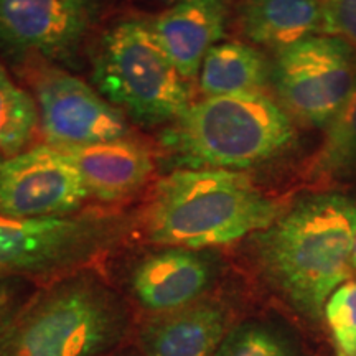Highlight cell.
Masks as SVG:
<instances>
[{
  "mask_svg": "<svg viewBox=\"0 0 356 356\" xmlns=\"http://www.w3.org/2000/svg\"><path fill=\"white\" fill-rule=\"evenodd\" d=\"M231 0H178L150 20L162 50L186 81L198 76L204 56L226 33Z\"/></svg>",
  "mask_w": 356,
  "mask_h": 356,
  "instance_id": "12",
  "label": "cell"
},
{
  "mask_svg": "<svg viewBox=\"0 0 356 356\" xmlns=\"http://www.w3.org/2000/svg\"><path fill=\"white\" fill-rule=\"evenodd\" d=\"M356 239V197L315 191L252 234L262 279L302 317L318 322L330 296L350 277Z\"/></svg>",
  "mask_w": 356,
  "mask_h": 356,
  "instance_id": "1",
  "label": "cell"
},
{
  "mask_svg": "<svg viewBox=\"0 0 356 356\" xmlns=\"http://www.w3.org/2000/svg\"><path fill=\"white\" fill-rule=\"evenodd\" d=\"M315 181L337 184L356 175V81L325 136L309 167Z\"/></svg>",
  "mask_w": 356,
  "mask_h": 356,
  "instance_id": "17",
  "label": "cell"
},
{
  "mask_svg": "<svg viewBox=\"0 0 356 356\" xmlns=\"http://www.w3.org/2000/svg\"><path fill=\"white\" fill-rule=\"evenodd\" d=\"M216 274L215 256L204 249L163 246L134 266L131 291L145 310L165 314L204 299Z\"/></svg>",
  "mask_w": 356,
  "mask_h": 356,
  "instance_id": "11",
  "label": "cell"
},
{
  "mask_svg": "<svg viewBox=\"0 0 356 356\" xmlns=\"http://www.w3.org/2000/svg\"><path fill=\"white\" fill-rule=\"evenodd\" d=\"M266 56L243 42H221L204 56L198 73L204 97L261 91L269 79Z\"/></svg>",
  "mask_w": 356,
  "mask_h": 356,
  "instance_id": "16",
  "label": "cell"
},
{
  "mask_svg": "<svg viewBox=\"0 0 356 356\" xmlns=\"http://www.w3.org/2000/svg\"><path fill=\"white\" fill-rule=\"evenodd\" d=\"M236 7L246 38L275 51L314 35H323L320 0H238Z\"/></svg>",
  "mask_w": 356,
  "mask_h": 356,
  "instance_id": "15",
  "label": "cell"
},
{
  "mask_svg": "<svg viewBox=\"0 0 356 356\" xmlns=\"http://www.w3.org/2000/svg\"><path fill=\"white\" fill-rule=\"evenodd\" d=\"M119 356H140V355L134 353V351H126V353H121Z\"/></svg>",
  "mask_w": 356,
  "mask_h": 356,
  "instance_id": "24",
  "label": "cell"
},
{
  "mask_svg": "<svg viewBox=\"0 0 356 356\" xmlns=\"http://www.w3.org/2000/svg\"><path fill=\"white\" fill-rule=\"evenodd\" d=\"M129 218L99 213L0 216V275H42L68 270L114 248L129 231Z\"/></svg>",
  "mask_w": 356,
  "mask_h": 356,
  "instance_id": "6",
  "label": "cell"
},
{
  "mask_svg": "<svg viewBox=\"0 0 356 356\" xmlns=\"http://www.w3.org/2000/svg\"><path fill=\"white\" fill-rule=\"evenodd\" d=\"M86 198L81 173L61 149L43 144L0 160V216L73 215Z\"/></svg>",
  "mask_w": 356,
  "mask_h": 356,
  "instance_id": "9",
  "label": "cell"
},
{
  "mask_svg": "<svg viewBox=\"0 0 356 356\" xmlns=\"http://www.w3.org/2000/svg\"><path fill=\"white\" fill-rule=\"evenodd\" d=\"M351 266L356 269V239H355V246H353V256H351Z\"/></svg>",
  "mask_w": 356,
  "mask_h": 356,
  "instance_id": "23",
  "label": "cell"
},
{
  "mask_svg": "<svg viewBox=\"0 0 356 356\" xmlns=\"http://www.w3.org/2000/svg\"><path fill=\"white\" fill-rule=\"evenodd\" d=\"M38 127L48 145L83 147L126 137L124 115L101 92L73 74L44 68L33 81Z\"/></svg>",
  "mask_w": 356,
  "mask_h": 356,
  "instance_id": "8",
  "label": "cell"
},
{
  "mask_svg": "<svg viewBox=\"0 0 356 356\" xmlns=\"http://www.w3.org/2000/svg\"><path fill=\"white\" fill-rule=\"evenodd\" d=\"M228 330V307L204 297L147 318L139 330L140 356H215Z\"/></svg>",
  "mask_w": 356,
  "mask_h": 356,
  "instance_id": "13",
  "label": "cell"
},
{
  "mask_svg": "<svg viewBox=\"0 0 356 356\" xmlns=\"http://www.w3.org/2000/svg\"><path fill=\"white\" fill-rule=\"evenodd\" d=\"M61 150L81 173L89 197L106 203L131 197L154 170L152 152L126 137Z\"/></svg>",
  "mask_w": 356,
  "mask_h": 356,
  "instance_id": "14",
  "label": "cell"
},
{
  "mask_svg": "<svg viewBox=\"0 0 356 356\" xmlns=\"http://www.w3.org/2000/svg\"><path fill=\"white\" fill-rule=\"evenodd\" d=\"M215 356H299L296 341L275 323L244 320L226 332Z\"/></svg>",
  "mask_w": 356,
  "mask_h": 356,
  "instance_id": "19",
  "label": "cell"
},
{
  "mask_svg": "<svg viewBox=\"0 0 356 356\" xmlns=\"http://www.w3.org/2000/svg\"><path fill=\"white\" fill-rule=\"evenodd\" d=\"M33 297L32 284L19 275H0V340Z\"/></svg>",
  "mask_w": 356,
  "mask_h": 356,
  "instance_id": "21",
  "label": "cell"
},
{
  "mask_svg": "<svg viewBox=\"0 0 356 356\" xmlns=\"http://www.w3.org/2000/svg\"><path fill=\"white\" fill-rule=\"evenodd\" d=\"M129 327L119 293L96 274L78 273L33 293L0 340V356H102Z\"/></svg>",
  "mask_w": 356,
  "mask_h": 356,
  "instance_id": "4",
  "label": "cell"
},
{
  "mask_svg": "<svg viewBox=\"0 0 356 356\" xmlns=\"http://www.w3.org/2000/svg\"><path fill=\"white\" fill-rule=\"evenodd\" d=\"M323 35L340 37L356 50V0H320Z\"/></svg>",
  "mask_w": 356,
  "mask_h": 356,
  "instance_id": "22",
  "label": "cell"
},
{
  "mask_svg": "<svg viewBox=\"0 0 356 356\" xmlns=\"http://www.w3.org/2000/svg\"><path fill=\"white\" fill-rule=\"evenodd\" d=\"M341 356H356V280L343 282L323 312Z\"/></svg>",
  "mask_w": 356,
  "mask_h": 356,
  "instance_id": "20",
  "label": "cell"
},
{
  "mask_svg": "<svg viewBox=\"0 0 356 356\" xmlns=\"http://www.w3.org/2000/svg\"><path fill=\"white\" fill-rule=\"evenodd\" d=\"M92 81L114 108L145 126L172 124L191 104L188 81L147 20H122L104 33L92 61Z\"/></svg>",
  "mask_w": 356,
  "mask_h": 356,
  "instance_id": "5",
  "label": "cell"
},
{
  "mask_svg": "<svg viewBox=\"0 0 356 356\" xmlns=\"http://www.w3.org/2000/svg\"><path fill=\"white\" fill-rule=\"evenodd\" d=\"M160 139L186 168L239 172L286 152L296 129L279 102L256 91L191 102Z\"/></svg>",
  "mask_w": 356,
  "mask_h": 356,
  "instance_id": "3",
  "label": "cell"
},
{
  "mask_svg": "<svg viewBox=\"0 0 356 356\" xmlns=\"http://www.w3.org/2000/svg\"><path fill=\"white\" fill-rule=\"evenodd\" d=\"M270 76L287 114L325 129L353 89L356 50L340 37L314 35L275 53Z\"/></svg>",
  "mask_w": 356,
  "mask_h": 356,
  "instance_id": "7",
  "label": "cell"
},
{
  "mask_svg": "<svg viewBox=\"0 0 356 356\" xmlns=\"http://www.w3.org/2000/svg\"><path fill=\"white\" fill-rule=\"evenodd\" d=\"M284 210L241 172L180 168L155 186L145 233L160 246L208 249L259 233Z\"/></svg>",
  "mask_w": 356,
  "mask_h": 356,
  "instance_id": "2",
  "label": "cell"
},
{
  "mask_svg": "<svg viewBox=\"0 0 356 356\" xmlns=\"http://www.w3.org/2000/svg\"><path fill=\"white\" fill-rule=\"evenodd\" d=\"M38 127L33 96L19 86L0 63V160L24 152Z\"/></svg>",
  "mask_w": 356,
  "mask_h": 356,
  "instance_id": "18",
  "label": "cell"
},
{
  "mask_svg": "<svg viewBox=\"0 0 356 356\" xmlns=\"http://www.w3.org/2000/svg\"><path fill=\"white\" fill-rule=\"evenodd\" d=\"M163 2H178V0H163Z\"/></svg>",
  "mask_w": 356,
  "mask_h": 356,
  "instance_id": "25",
  "label": "cell"
},
{
  "mask_svg": "<svg viewBox=\"0 0 356 356\" xmlns=\"http://www.w3.org/2000/svg\"><path fill=\"white\" fill-rule=\"evenodd\" d=\"M97 7L96 0H0V51L48 60L73 55Z\"/></svg>",
  "mask_w": 356,
  "mask_h": 356,
  "instance_id": "10",
  "label": "cell"
}]
</instances>
